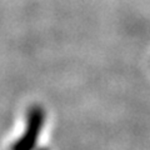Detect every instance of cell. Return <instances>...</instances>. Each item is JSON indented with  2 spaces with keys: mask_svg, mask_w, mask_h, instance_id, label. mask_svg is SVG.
<instances>
[{
  "mask_svg": "<svg viewBox=\"0 0 150 150\" xmlns=\"http://www.w3.org/2000/svg\"><path fill=\"white\" fill-rule=\"evenodd\" d=\"M45 121V111L41 106L34 105L28 111V124L25 133L14 143L10 150H33L41 133Z\"/></svg>",
  "mask_w": 150,
  "mask_h": 150,
  "instance_id": "cell-1",
  "label": "cell"
},
{
  "mask_svg": "<svg viewBox=\"0 0 150 150\" xmlns=\"http://www.w3.org/2000/svg\"><path fill=\"white\" fill-rule=\"evenodd\" d=\"M41 150H48V149H46V148H43V149H41Z\"/></svg>",
  "mask_w": 150,
  "mask_h": 150,
  "instance_id": "cell-2",
  "label": "cell"
}]
</instances>
